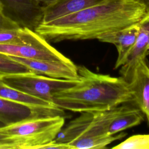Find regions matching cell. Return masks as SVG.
I'll use <instances>...</instances> for the list:
<instances>
[{"mask_svg": "<svg viewBox=\"0 0 149 149\" xmlns=\"http://www.w3.org/2000/svg\"><path fill=\"white\" fill-rule=\"evenodd\" d=\"M148 55H149V44H148L147 51V56H148Z\"/></svg>", "mask_w": 149, "mask_h": 149, "instance_id": "cb8c5ba5", "label": "cell"}, {"mask_svg": "<svg viewBox=\"0 0 149 149\" xmlns=\"http://www.w3.org/2000/svg\"><path fill=\"white\" fill-rule=\"evenodd\" d=\"M0 79L23 93L52 103L55 93L73 86L80 80L52 78L33 72L4 76Z\"/></svg>", "mask_w": 149, "mask_h": 149, "instance_id": "5b68a950", "label": "cell"}, {"mask_svg": "<svg viewBox=\"0 0 149 149\" xmlns=\"http://www.w3.org/2000/svg\"><path fill=\"white\" fill-rule=\"evenodd\" d=\"M103 0H55L52 3L43 6V17L41 23H46L56 19L73 13Z\"/></svg>", "mask_w": 149, "mask_h": 149, "instance_id": "4fadbf2b", "label": "cell"}, {"mask_svg": "<svg viewBox=\"0 0 149 149\" xmlns=\"http://www.w3.org/2000/svg\"><path fill=\"white\" fill-rule=\"evenodd\" d=\"M2 10H3L2 5V4L0 3V15H1V14L2 13Z\"/></svg>", "mask_w": 149, "mask_h": 149, "instance_id": "603a6c76", "label": "cell"}, {"mask_svg": "<svg viewBox=\"0 0 149 149\" xmlns=\"http://www.w3.org/2000/svg\"><path fill=\"white\" fill-rule=\"evenodd\" d=\"M8 56L24 65L31 72L36 74L56 79H77L79 78L77 66L73 62L30 59L14 56Z\"/></svg>", "mask_w": 149, "mask_h": 149, "instance_id": "9c48e42d", "label": "cell"}, {"mask_svg": "<svg viewBox=\"0 0 149 149\" xmlns=\"http://www.w3.org/2000/svg\"><path fill=\"white\" fill-rule=\"evenodd\" d=\"M64 109L54 105L49 107H34L0 97V122L10 125L34 118L63 116Z\"/></svg>", "mask_w": 149, "mask_h": 149, "instance_id": "52a82bcc", "label": "cell"}, {"mask_svg": "<svg viewBox=\"0 0 149 149\" xmlns=\"http://www.w3.org/2000/svg\"><path fill=\"white\" fill-rule=\"evenodd\" d=\"M129 83L133 91V103L142 112L149 125V63L146 59L139 62Z\"/></svg>", "mask_w": 149, "mask_h": 149, "instance_id": "7c38bea8", "label": "cell"}, {"mask_svg": "<svg viewBox=\"0 0 149 149\" xmlns=\"http://www.w3.org/2000/svg\"><path fill=\"white\" fill-rule=\"evenodd\" d=\"M77 66L79 81L53 95L52 102L58 107L82 113L104 111L134 102L129 83L122 76L97 73L84 65Z\"/></svg>", "mask_w": 149, "mask_h": 149, "instance_id": "7a4b0ae2", "label": "cell"}, {"mask_svg": "<svg viewBox=\"0 0 149 149\" xmlns=\"http://www.w3.org/2000/svg\"><path fill=\"white\" fill-rule=\"evenodd\" d=\"M6 126L2 122H0V127ZM0 149H14L13 146L10 141L5 137L0 134Z\"/></svg>", "mask_w": 149, "mask_h": 149, "instance_id": "ffe728a7", "label": "cell"}, {"mask_svg": "<svg viewBox=\"0 0 149 149\" xmlns=\"http://www.w3.org/2000/svg\"><path fill=\"white\" fill-rule=\"evenodd\" d=\"M36 34L34 31L20 27L2 13L0 15V44L26 43L30 41Z\"/></svg>", "mask_w": 149, "mask_h": 149, "instance_id": "5bb4252c", "label": "cell"}, {"mask_svg": "<svg viewBox=\"0 0 149 149\" xmlns=\"http://www.w3.org/2000/svg\"><path fill=\"white\" fill-rule=\"evenodd\" d=\"M0 54L19 58L73 62L38 33L29 42L20 44H0Z\"/></svg>", "mask_w": 149, "mask_h": 149, "instance_id": "8992f818", "label": "cell"}, {"mask_svg": "<svg viewBox=\"0 0 149 149\" xmlns=\"http://www.w3.org/2000/svg\"><path fill=\"white\" fill-rule=\"evenodd\" d=\"M35 1H36L37 2L40 3H42L45 5H49L51 3H52V2H54L55 0H34Z\"/></svg>", "mask_w": 149, "mask_h": 149, "instance_id": "7402d4cb", "label": "cell"}, {"mask_svg": "<svg viewBox=\"0 0 149 149\" xmlns=\"http://www.w3.org/2000/svg\"><path fill=\"white\" fill-rule=\"evenodd\" d=\"M112 148L149 149V134L133 135Z\"/></svg>", "mask_w": 149, "mask_h": 149, "instance_id": "ac0fdd59", "label": "cell"}, {"mask_svg": "<svg viewBox=\"0 0 149 149\" xmlns=\"http://www.w3.org/2000/svg\"><path fill=\"white\" fill-rule=\"evenodd\" d=\"M146 15L144 7L132 0H103L80 11L41 23L35 31L52 42L97 39L103 34L138 23Z\"/></svg>", "mask_w": 149, "mask_h": 149, "instance_id": "6da1fadb", "label": "cell"}, {"mask_svg": "<svg viewBox=\"0 0 149 149\" xmlns=\"http://www.w3.org/2000/svg\"><path fill=\"white\" fill-rule=\"evenodd\" d=\"M127 104L104 111L82 112L64 127L63 126L55 140L68 144L77 139H98L109 136L108 129L111 122Z\"/></svg>", "mask_w": 149, "mask_h": 149, "instance_id": "277c9868", "label": "cell"}, {"mask_svg": "<svg viewBox=\"0 0 149 149\" xmlns=\"http://www.w3.org/2000/svg\"><path fill=\"white\" fill-rule=\"evenodd\" d=\"M139 31L134 45L126 62L120 66L119 74L128 82L130 81L139 63L146 58L149 44V15L147 14L139 22Z\"/></svg>", "mask_w": 149, "mask_h": 149, "instance_id": "8fae6325", "label": "cell"}, {"mask_svg": "<svg viewBox=\"0 0 149 149\" xmlns=\"http://www.w3.org/2000/svg\"><path fill=\"white\" fill-rule=\"evenodd\" d=\"M41 148H57V149H72V147L67 143H59L55 140L43 146Z\"/></svg>", "mask_w": 149, "mask_h": 149, "instance_id": "d6986e66", "label": "cell"}, {"mask_svg": "<svg viewBox=\"0 0 149 149\" xmlns=\"http://www.w3.org/2000/svg\"><path fill=\"white\" fill-rule=\"evenodd\" d=\"M144 116L139 108L127 104L124 110L111 122L108 129V134L114 135L140 125L144 120Z\"/></svg>", "mask_w": 149, "mask_h": 149, "instance_id": "9a60e30c", "label": "cell"}, {"mask_svg": "<svg viewBox=\"0 0 149 149\" xmlns=\"http://www.w3.org/2000/svg\"><path fill=\"white\" fill-rule=\"evenodd\" d=\"M2 14L21 27L36 30L42 22L43 6L34 0H0Z\"/></svg>", "mask_w": 149, "mask_h": 149, "instance_id": "ba28073f", "label": "cell"}, {"mask_svg": "<svg viewBox=\"0 0 149 149\" xmlns=\"http://www.w3.org/2000/svg\"><path fill=\"white\" fill-rule=\"evenodd\" d=\"M65 124V116H46L0 127V134L9 140L14 149L41 148L54 140Z\"/></svg>", "mask_w": 149, "mask_h": 149, "instance_id": "3957f363", "label": "cell"}, {"mask_svg": "<svg viewBox=\"0 0 149 149\" xmlns=\"http://www.w3.org/2000/svg\"><path fill=\"white\" fill-rule=\"evenodd\" d=\"M29 72H31L24 65L7 55L0 54V77Z\"/></svg>", "mask_w": 149, "mask_h": 149, "instance_id": "e0dca14e", "label": "cell"}, {"mask_svg": "<svg viewBox=\"0 0 149 149\" xmlns=\"http://www.w3.org/2000/svg\"><path fill=\"white\" fill-rule=\"evenodd\" d=\"M141 5H143L146 10V13L149 15V0H132Z\"/></svg>", "mask_w": 149, "mask_h": 149, "instance_id": "44dd1931", "label": "cell"}, {"mask_svg": "<svg viewBox=\"0 0 149 149\" xmlns=\"http://www.w3.org/2000/svg\"><path fill=\"white\" fill-rule=\"evenodd\" d=\"M139 22L120 30L103 34L97 38L101 42L111 43L116 47L118 56L115 69L124 64L132 51L139 31Z\"/></svg>", "mask_w": 149, "mask_h": 149, "instance_id": "30bf717a", "label": "cell"}, {"mask_svg": "<svg viewBox=\"0 0 149 149\" xmlns=\"http://www.w3.org/2000/svg\"><path fill=\"white\" fill-rule=\"evenodd\" d=\"M0 97L34 107H49L54 103L30 95L4 83L0 79Z\"/></svg>", "mask_w": 149, "mask_h": 149, "instance_id": "2e32d148", "label": "cell"}]
</instances>
